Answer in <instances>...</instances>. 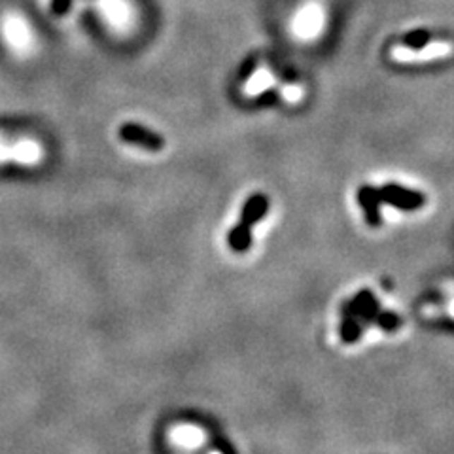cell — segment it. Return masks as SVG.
Listing matches in <instances>:
<instances>
[{"instance_id":"cell-1","label":"cell","mask_w":454,"mask_h":454,"mask_svg":"<svg viewBox=\"0 0 454 454\" xmlns=\"http://www.w3.org/2000/svg\"><path fill=\"white\" fill-rule=\"evenodd\" d=\"M378 197H381V203H386L390 207L400 208V210H419L420 207H424L426 197L420 191H414V189L403 188V186H398V184H386L383 188L378 189Z\"/></svg>"},{"instance_id":"cell-2","label":"cell","mask_w":454,"mask_h":454,"mask_svg":"<svg viewBox=\"0 0 454 454\" xmlns=\"http://www.w3.org/2000/svg\"><path fill=\"white\" fill-rule=\"evenodd\" d=\"M345 307L350 311V314H352L364 328L369 324H375V318H377V314L381 313L377 297L373 295L371 289H362V292H358L352 299L345 303Z\"/></svg>"},{"instance_id":"cell-3","label":"cell","mask_w":454,"mask_h":454,"mask_svg":"<svg viewBox=\"0 0 454 454\" xmlns=\"http://www.w3.org/2000/svg\"><path fill=\"white\" fill-rule=\"evenodd\" d=\"M118 133L121 141L146 148V150H152V152H160V150L165 148V138L163 136H160L154 131L146 129V127H142V125L124 124L119 127Z\"/></svg>"},{"instance_id":"cell-4","label":"cell","mask_w":454,"mask_h":454,"mask_svg":"<svg viewBox=\"0 0 454 454\" xmlns=\"http://www.w3.org/2000/svg\"><path fill=\"white\" fill-rule=\"evenodd\" d=\"M358 203H360L364 216H366L367 225L371 227H378L383 222L381 216V197H378V189L371 188V186H362L358 189Z\"/></svg>"},{"instance_id":"cell-5","label":"cell","mask_w":454,"mask_h":454,"mask_svg":"<svg viewBox=\"0 0 454 454\" xmlns=\"http://www.w3.org/2000/svg\"><path fill=\"white\" fill-rule=\"evenodd\" d=\"M267 210H269V199H267V195L263 193H254L250 195L244 203V207H242L241 213V222L239 224L246 225L252 229V225L258 224L260 220L265 218Z\"/></svg>"},{"instance_id":"cell-6","label":"cell","mask_w":454,"mask_h":454,"mask_svg":"<svg viewBox=\"0 0 454 454\" xmlns=\"http://www.w3.org/2000/svg\"><path fill=\"white\" fill-rule=\"evenodd\" d=\"M362 331H364V325L358 322V320L350 314V311H348L345 305H342V311H341V330H339V333H341V339L342 342H347V345H352V342H356L358 339L362 337Z\"/></svg>"},{"instance_id":"cell-7","label":"cell","mask_w":454,"mask_h":454,"mask_svg":"<svg viewBox=\"0 0 454 454\" xmlns=\"http://www.w3.org/2000/svg\"><path fill=\"white\" fill-rule=\"evenodd\" d=\"M227 244L233 252H246L252 244V231L242 224H237L227 235Z\"/></svg>"},{"instance_id":"cell-8","label":"cell","mask_w":454,"mask_h":454,"mask_svg":"<svg viewBox=\"0 0 454 454\" xmlns=\"http://www.w3.org/2000/svg\"><path fill=\"white\" fill-rule=\"evenodd\" d=\"M428 42H430V32L424 29L413 30V32H409L405 38H403V44L409 49H413V52H420L422 47L428 46Z\"/></svg>"},{"instance_id":"cell-9","label":"cell","mask_w":454,"mask_h":454,"mask_svg":"<svg viewBox=\"0 0 454 454\" xmlns=\"http://www.w3.org/2000/svg\"><path fill=\"white\" fill-rule=\"evenodd\" d=\"M375 324L378 325V328H383L384 331H394L400 328L401 320L398 314L394 313H386V311H381V313L377 314V318H375Z\"/></svg>"},{"instance_id":"cell-10","label":"cell","mask_w":454,"mask_h":454,"mask_svg":"<svg viewBox=\"0 0 454 454\" xmlns=\"http://www.w3.org/2000/svg\"><path fill=\"white\" fill-rule=\"evenodd\" d=\"M450 54V46L448 44H428L426 47L420 49V54H414V59L417 57H422V59H430V57H437V55H447Z\"/></svg>"},{"instance_id":"cell-11","label":"cell","mask_w":454,"mask_h":454,"mask_svg":"<svg viewBox=\"0 0 454 454\" xmlns=\"http://www.w3.org/2000/svg\"><path fill=\"white\" fill-rule=\"evenodd\" d=\"M68 8H71V0H54L52 2V12L55 16H63V13H66Z\"/></svg>"}]
</instances>
